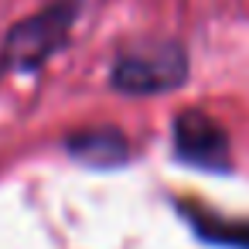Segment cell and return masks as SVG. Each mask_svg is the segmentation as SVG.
<instances>
[{
	"mask_svg": "<svg viewBox=\"0 0 249 249\" xmlns=\"http://www.w3.org/2000/svg\"><path fill=\"white\" fill-rule=\"evenodd\" d=\"M188 79V52L178 41H150L116 55L109 82L126 96H160Z\"/></svg>",
	"mask_w": 249,
	"mask_h": 249,
	"instance_id": "7a4b0ae2",
	"label": "cell"
},
{
	"mask_svg": "<svg viewBox=\"0 0 249 249\" xmlns=\"http://www.w3.org/2000/svg\"><path fill=\"white\" fill-rule=\"evenodd\" d=\"M75 18H79V0H55L45 11L14 24L4 38V48H0V75L41 69L69 41Z\"/></svg>",
	"mask_w": 249,
	"mask_h": 249,
	"instance_id": "6da1fadb",
	"label": "cell"
},
{
	"mask_svg": "<svg viewBox=\"0 0 249 249\" xmlns=\"http://www.w3.org/2000/svg\"><path fill=\"white\" fill-rule=\"evenodd\" d=\"M65 147H69V154L79 164L96 167V171L120 167L130 157V143H126V137L116 126H89V130H79V133H72L65 140Z\"/></svg>",
	"mask_w": 249,
	"mask_h": 249,
	"instance_id": "277c9868",
	"label": "cell"
},
{
	"mask_svg": "<svg viewBox=\"0 0 249 249\" xmlns=\"http://www.w3.org/2000/svg\"><path fill=\"white\" fill-rule=\"evenodd\" d=\"M178 212L188 218L195 235L215 246H232V249H249V218H225L198 201H181Z\"/></svg>",
	"mask_w": 249,
	"mask_h": 249,
	"instance_id": "5b68a950",
	"label": "cell"
},
{
	"mask_svg": "<svg viewBox=\"0 0 249 249\" xmlns=\"http://www.w3.org/2000/svg\"><path fill=\"white\" fill-rule=\"evenodd\" d=\"M171 137H174V154L184 164L201 167V171H212V174L232 171V140H229V133L208 113L184 109L174 120Z\"/></svg>",
	"mask_w": 249,
	"mask_h": 249,
	"instance_id": "3957f363",
	"label": "cell"
}]
</instances>
